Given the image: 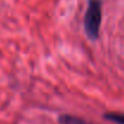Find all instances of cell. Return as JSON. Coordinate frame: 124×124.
<instances>
[{"mask_svg": "<svg viewBox=\"0 0 124 124\" xmlns=\"http://www.w3.org/2000/svg\"><path fill=\"white\" fill-rule=\"evenodd\" d=\"M102 5L101 0H89L87 12L84 16V30L87 36L95 41L99 38L100 25H101V17H102Z\"/></svg>", "mask_w": 124, "mask_h": 124, "instance_id": "6da1fadb", "label": "cell"}, {"mask_svg": "<svg viewBox=\"0 0 124 124\" xmlns=\"http://www.w3.org/2000/svg\"><path fill=\"white\" fill-rule=\"evenodd\" d=\"M58 121L60 124H93L84 121L82 118H78L76 116H70V115H62V116H59Z\"/></svg>", "mask_w": 124, "mask_h": 124, "instance_id": "7a4b0ae2", "label": "cell"}, {"mask_svg": "<svg viewBox=\"0 0 124 124\" xmlns=\"http://www.w3.org/2000/svg\"><path fill=\"white\" fill-rule=\"evenodd\" d=\"M104 118L113 123L124 124V113H121V112H107L104 115Z\"/></svg>", "mask_w": 124, "mask_h": 124, "instance_id": "3957f363", "label": "cell"}]
</instances>
